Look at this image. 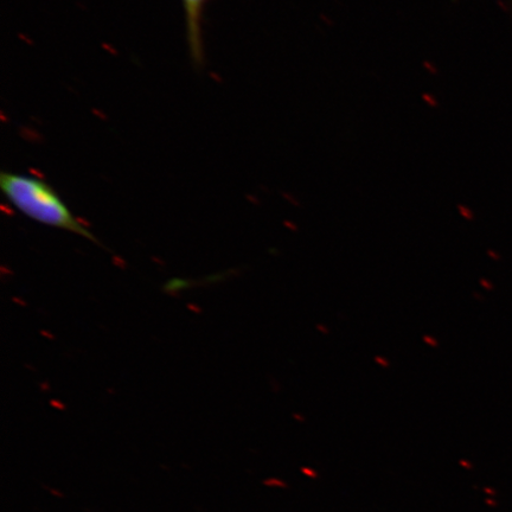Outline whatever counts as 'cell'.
<instances>
[{
  "label": "cell",
  "mask_w": 512,
  "mask_h": 512,
  "mask_svg": "<svg viewBox=\"0 0 512 512\" xmlns=\"http://www.w3.org/2000/svg\"><path fill=\"white\" fill-rule=\"evenodd\" d=\"M0 189L12 207L30 220L79 235L101 246L99 240L72 214L57 191L43 179L3 171Z\"/></svg>",
  "instance_id": "1"
},
{
  "label": "cell",
  "mask_w": 512,
  "mask_h": 512,
  "mask_svg": "<svg viewBox=\"0 0 512 512\" xmlns=\"http://www.w3.org/2000/svg\"><path fill=\"white\" fill-rule=\"evenodd\" d=\"M207 3L208 0H182L190 57L198 68L204 64L202 23Z\"/></svg>",
  "instance_id": "2"
}]
</instances>
